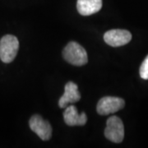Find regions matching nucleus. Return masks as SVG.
I'll use <instances>...</instances> for the list:
<instances>
[{"mask_svg":"<svg viewBox=\"0 0 148 148\" xmlns=\"http://www.w3.org/2000/svg\"><path fill=\"white\" fill-rule=\"evenodd\" d=\"M140 77L143 79L148 80V55L143 60V64L140 67Z\"/></svg>","mask_w":148,"mask_h":148,"instance_id":"obj_10","label":"nucleus"},{"mask_svg":"<svg viewBox=\"0 0 148 148\" xmlns=\"http://www.w3.org/2000/svg\"><path fill=\"white\" fill-rule=\"evenodd\" d=\"M125 106V101L122 98L114 96H105L99 101L96 110L101 115H108L122 110Z\"/></svg>","mask_w":148,"mask_h":148,"instance_id":"obj_4","label":"nucleus"},{"mask_svg":"<svg viewBox=\"0 0 148 148\" xmlns=\"http://www.w3.org/2000/svg\"><path fill=\"white\" fill-rule=\"evenodd\" d=\"M64 119L69 126H83L86 123L87 116L84 112L78 114V111L74 106H69L64 112Z\"/></svg>","mask_w":148,"mask_h":148,"instance_id":"obj_7","label":"nucleus"},{"mask_svg":"<svg viewBox=\"0 0 148 148\" xmlns=\"http://www.w3.org/2000/svg\"><path fill=\"white\" fill-rule=\"evenodd\" d=\"M105 136L108 140L120 143L124 138V127L122 120L118 116H112L106 122Z\"/></svg>","mask_w":148,"mask_h":148,"instance_id":"obj_3","label":"nucleus"},{"mask_svg":"<svg viewBox=\"0 0 148 148\" xmlns=\"http://www.w3.org/2000/svg\"><path fill=\"white\" fill-rule=\"evenodd\" d=\"M63 57L65 61L75 66H83L88 62L86 51L75 41H71L65 46L63 50Z\"/></svg>","mask_w":148,"mask_h":148,"instance_id":"obj_1","label":"nucleus"},{"mask_svg":"<svg viewBox=\"0 0 148 148\" xmlns=\"http://www.w3.org/2000/svg\"><path fill=\"white\" fill-rule=\"evenodd\" d=\"M19 49V41L12 35H6L0 40V59L9 64L16 58Z\"/></svg>","mask_w":148,"mask_h":148,"instance_id":"obj_2","label":"nucleus"},{"mask_svg":"<svg viewBox=\"0 0 148 148\" xmlns=\"http://www.w3.org/2000/svg\"><path fill=\"white\" fill-rule=\"evenodd\" d=\"M30 128L43 141H48L52 136V127L50 123L40 115H33L29 121Z\"/></svg>","mask_w":148,"mask_h":148,"instance_id":"obj_5","label":"nucleus"},{"mask_svg":"<svg viewBox=\"0 0 148 148\" xmlns=\"http://www.w3.org/2000/svg\"><path fill=\"white\" fill-rule=\"evenodd\" d=\"M102 8V0H77V9L82 16L95 14Z\"/></svg>","mask_w":148,"mask_h":148,"instance_id":"obj_9","label":"nucleus"},{"mask_svg":"<svg viewBox=\"0 0 148 148\" xmlns=\"http://www.w3.org/2000/svg\"><path fill=\"white\" fill-rule=\"evenodd\" d=\"M81 95L77 85L73 82H69L65 85L64 93L59 99L58 106L60 108H66L70 103H75L80 101Z\"/></svg>","mask_w":148,"mask_h":148,"instance_id":"obj_8","label":"nucleus"},{"mask_svg":"<svg viewBox=\"0 0 148 148\" xmlns=\"http://www.w3.org/2000/svg\"><path fill=\"white\" fill-rule=\"evenodd\" d=\"M104 40L107 45L112 47H119L131 41L132 34L127 30L114 29L105 33Z\"/></svg>","mask_w":148,"mask_h":148,"instance_id":"obj_6","label":"nucleus"}]
</instances>
